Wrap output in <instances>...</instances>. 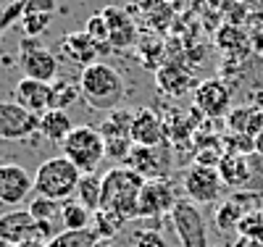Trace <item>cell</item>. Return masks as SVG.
<instances>
[{
	"instance_id": "cell-42",
	"label": "cell",
	"mask_w": 263,
	"mask_h": 247,
	"mask_svg": "<svg viewBox=\"0 0 263 247\" xmlns=\"http://www.w3.org/2000/svg\"><path fill=\"white\" fill-rule=\"evenodd\" d=\"M166 3H168V6L174 8V6H179V0H166Z\"/></svg>"
},
{
	"instance_id": "cell-5",
	"label": "cell",
	"mask_w": 263,
	"mask_h": 247,
	"mask_svg": "<svg viewBox=\"0 0 263 247\" xmlns=\"http://www.w3.org/2000/svg\"><path fill=\"white\" fill-rule=\"evenodd\" d=\"M168 221H171L174 232H177L182 247H208V229H205L200 205L190 203V200H179L174 205Z\"/></svg>"
},
{
	"instance_id": "cell-33",
	"label": "cell",
	"mask_w": 263,
	"mask_h": 247,
	"mask_svg": "<svg viewBox=\"0 0 263 247\" xmlns=\"http://www.w3.org/2000/svg\"><path fill=\"white\" fill-rule=\"evenodd\" d=\"M221 147H224V153H234V155H253L255 153V140L248 137V134L229 131L227 137H221Z\"/></svg>"
},
{
	"instance_id": "cell-35",
	"label": "cell",
	"mask_w": 263,
	"mask_h": 247,
	"mask_svg": "<svg viewBox=\"0 0 263 247\" xmlns=\"http://www.w3.org/2000/svg\"><path fill=\"white\" fill-rule=\"evenodd\" d=\"M84 32L90 34L98 45H108V40H111V29H108V21H105V16H103V13H95V16L87 18Z\"/></svg>"
},
{
	"instance_id": "cell-27",
	"label": "cell",
	"mask_w": 263,
	"mask_h": 247,
	"mask_svg": "<svg viewBox=\"0 0 263 247\" xmlns=\"http://www.w3.org/2000/svg\"><path fill=\"white\" fill-rule=\"evenodd\" d=\"M100 239L95 237V232L92 229H79V232H74V229H61L50 242H48V247H95Z\"/></svg>"
},
{
	"instance_id": "cell-18",
	"label": "cell",
	"mask_w": 263,
	"mask_h": 247,
	"mask_svg": "<svg viewBox=\"0 0 263 247\" xmlns=\"http://www.w3.org/2000/svg\"><path fill=\"white\" fill-rule=\"evenodd\" d=\"M105 48H111V42L108 45H98L87 32H69L63 37V53L69 55V61L79 63L82 69H87V66L98 63V53H103Z\"/></svg>"
},
{
	"instance_id": "cell-9",
	"label": "cell",
	"mask_w": 263,
	"mask_h": 247,
	"mask_svg": "<svg viewBox=\"0 0 263 247\" xmlns=\"http://www.w3.org/2000/svg\"><path fill=\"white\" fill-rule=\"evenodd\" d=\"M124 166L135 168L145 179H168V174H171V150H168V145H158V147L135 145L129 161Z\"/></svg>"
},
{
	"instance_id": "cell-13",
	"label": "cell",
	"mask_w": 263,
	"mask_h": 247,
	"mask_svg": "<svg viewBox=\"0 0 263 247\" xmlns=\"http://www.w3.org/2000/svg\"><path fill=\"white\" fill-rule=\"evenodd\" d=\"M16 103L21 108H27L29 113L42 116L50 108H55V95H53V84L48 82H37V79H21L16 84Z\"/></svg>"
},
{
	"instance_id": "cell-20",
	"label": "cell",
	"mask_w": 263,
	"mask_h": 247,
	"mask_svg": "<svg viewBox=\"0 0 263 247\" xmlns=\"http://www.w3.org/2000/svg\"><path fill=\"white\" fill-rule=\"evenodd\" d=\"M227 126L234 134H248L258 140L263 134V110L258 108H234L227 113Z\"/></svg>"
},
{
	"instance_id": "cell-32",
	"label": "cell",
	"mask_w": 263,
	"mask_h": 247,
	"mask_svg": "<svg viewBox=\"0 0 263 247\" xmlns=\"http://www.w3.org/2000/svg\"><path fill=\"white\" fill-rule=\"evenodd\" d=\"M132 147H135L132 137H108L105 140V158H111V161L124 166L132 155Z\"/></svg>"
},
{
	"instance_id": "cell-24",
	"label": "cell",
	"mask_w": 263,
	"mask_h": 247,
	"mask_svg": "<svg viewBox=\"0 0 263 247\" xmlns=\"http://www.w3.org/2000/svg\"><path fill=\"white\" fill-rule=\"evenodd\" d=\"M61 223H63V229H90V223H92V211L82 205L79 200L69 197V200H63V208H61Z\"/></svg>"
},
{
	"instance_id": "cell-6",
	"label": "cell",
	"mask_w": 263,
	"mask_h": 247,
	"mask_svg": "<svg viewBox=\"0 0 263 247\" xmlns=\"http://www.w3.org/2000/svg\"><path fill=\"white\" fill-rule=\"evenodd\" d=\"M18 63L21 71L27 79H37V82H48L53 84L58 79V58L45 48V45L34 42L32 37H24L18 42Z\"/></svg>"
},
{
	"instance_id": "cell-25",
	"label": "cell",
	"mask_w": 263,
	"mask_h": 247,
	"mask_svg": "<svg viewBox=\"0 0 263 247\" xmlns=\"http://www.w3.org/2000/svg\"><path fill=\"white\" fill-rule=\"evenodd\" d=\"M100 197H103V176L82 174L79 187H77V200L95 213V211H100Z\"/></svg>"
},
{
	"instance_id": "cell-16",
	"label": "cell",
	"mask_w": 263,
	"mask_h": 247,
	"mask_svg": "<svg viewBox=\"0 0 263 247\" xmlns=\"http://www.w3.org/2000/svg\"><path fill=\"white\" fill-rule=\"evenodd\" d=\"M108 21V29H111V48H129V45L137 42V21L132 18V13L126 8L119 6H108L100 11Z\"/></svg>"
},
{
	"instance_id": "cell-41",
	"label": "cell",
	"mask_w": 263,
	"mask_h": 247,
	"mask_svg": "<svg viewBox=\"0 0 263 247\" xmlns=\"http://www.w3.org/2000/svg\"><path fill=\"white\" fill-rule=\"evenodd\" d=\"M255 153H258V155H263V134L255 140Z\"/></svg>"
},
{
	"instance_id": "cell-31",
	"label": "cell",
	"mask_w": 263,
	"mask_h": 247,
	"mask_svg": "<svg viewBox=\"0 0 263 247\" xmlns=\"http://www.w3.org/2000/svg\"><path fill=\"white\" fill-rule=\"evenodd\" d=\"M61 208H63V203H58V200H50V197H40V195H34V200L29 203V213L37 218V221H55V218H61Z\"/></svg>"
},
{
	"instance_id": "cell-34",
	"label": "cell",
	"mask_w": 263,
	"mask_h": 247,
	"mask_svg": "<svg viewBox=\"0 0 263 247\" xmlns=\"http://www.w3.org/2000/svg\"><path fill=\"white\" fill-rule=\"evenodd\" d=\"M53 95H55V108L66 110V108H69L82 92H79V87H74V82L55 79V82H53Z\"/></svg>"
},
{
	"instance_id": "cell-2",
	"label": "cell",
	"mask_w": 263,
	"mask_h": 247,
	"mask_svg": "<svg viewBox=\"0 0 263 247\" xmlns=\"http://www.w3.org/2000/svg\"><path fill=\"white\" fill-rule=\"evenodd\" d=\"M79 92L90 108L116 110V105L126 98V84L121 74L108 63H92L79 74Z\"/></svg>"
},
{
	"instance_id": "cell-45",
	"label": "cell",
	"mask_w": 263,
	"mask_h": 247,
	"mask_svg": "<svg viewBox=\"0 0 263 247\" xmlns=\"http://www.w3.org/2000/svg\"><path fill=\"white\" fill-rule=\"evenodd\" d=\"M0 11H3V8H0Z\"/></svg>"
},
{
	"instance_id": "cell-21",
	"label": "cell",
	"mask_w": 263,
	"mask_h": 247,
	"mask_svg": "<svg viewBox=\"0 0 263 247\" xmlns=\"http://www.w3.org/2000/svg\"><path fill=\"white\" fill-rule=\"evenodd\" d=\"M74 131V124H71V116L61 108H50L48 113L40 116V134L45 137L48 142H58L63 145V140Z\"/></svg>"
},
{
	"instance_id": "cell-37",
	"label": "cell",
	"mask_w": 263,
	"mask_h": 247,
	"mask_svg": "<svg viewBox=\"0 0 263 247\" xmlns=\"http://www.w3.org/2000/svg\"><path fill=\"white\" fill-rule=\"evenodd\" d=\"M24 6H27V3H8V8L0 11V37H3V32H6L11 24H16V21L21 18V13H24Z\"/></svg>"
},
{
	"instance_id": "cell-36",
	"label": "cell",
	"mask_w": 263,
	"mask_h": 247,
	"mask_svg": "<svg viewBox=\"0 0 263 247\" xmlns=\"http://www.w3.org/2000/svg\"><path fill=\"white\" fill-rule=\"evenodd\" d=\"M132 242H135V247H166L161 229H137L132 234Z\"/></svg>"
},
{
	"instance_id": "cell-3",
	"label": "cell",
	"mask_w": 263,
	"mask_h": 247,
	"mask_svg": "<svg viewBox=\"0 0 263 247\" xmlns=\"http://www.w3.org/2000/svg\"><path fill=\"white\" fill-rule=\"evenodd\" d=\"M79 179H82V171L66 155H55V158L42 161L40 168L34 171V195L63 203V200L77 195Z\"/></svg>"
},
{
	"instance_id": "cell-30",
	"label": "cell",
	"mask_w": 263,
	"mask_h": 247,
	"mask_svg": "<svg viewBox=\"0 0 263 247\" xmlns=\"http://www.w3.org/2000/svg\"><path fill=\"white\" fill-rule=\"evenodd\" d=\"M121 223L124 221H119L116 216H111V213H105V211H95L92 213V232H95V237L100 239V242H105V239H114L116 237V232L121 229Z\"/></svg>"
},
{
	"instance_id": "cell-22",
	"label": "cell",
	"mask_w": 263,
	"mask_h": 247,
	"mask_svg": "<svg viewBox=\"0 0 263 247\" xmlns=\"http://www.w3.org/2000/svg\"><path fill=\"white\" fill-rule=\"evenodd\" d=\"M156 82H158V89H161V92H166L168 98H179V95L187 92V89L197 87L195 79H192V74L184 71V69H179V66H174V63L158 69Z\"/></svg>"
},
{
	"instance_id": "cell-43",
	"label": "cell",
	"mask_w": 263,
	"mask_h": 247,
	"mask_svg": "<svg viewBox=\"0 0 263 247\" xmlns=\"http://www.w3.org/2000/svg\"><path fill=\"white\" fill-rule=\"evenodd\" d=\"M0 247H11V244H8L6 239H0Z\"/></svg>"
},
{
	"instance_id": "cell-39",
	"label": "cell",
	"mask_w": 263,
	"mask_h": 247,
	"mask_svg": "<svg viewBox=\"0 0 263 247\" xmlns=\"http://www.w3.org/2000/svg\"><path fill=\"white\" fill-rule=\"evenodd\" d=\"M232 247H263L260 242H253V239H245V237H237Z\"/></svg>"
},
{
	"instance_id": "cell-7",
	"label": "cell",
	"mask_w": 263,
	"mask_h": 247,
	"mask_svg": "<svg viewBox=\"0 0 263 247\" xmlns=\"http://www.w3.org/2000/svg\"><path fill=\"white\" fill-rule=\"evenodd\" d=\"M177 192H174L168 179H147L140 192V216L142 221H163V216H171L177 205Z\"/></svg>"
},
{
	"instance_id": "cell-44",
	"label": "cell",
	"mask_w": 263,
	"mask_h": 247,
	"mask_svg": "<svg viewBox=\"0 0 263 247\" xmlns=\"http://www.w3.org/2000/svg\"><path fill=\"white\" fill-rule=\"evenodd\" d=\"M8 3H27V0H8Z\"/></svg>"
},
{
	"instance_id": "cell-17",
	"label": "cell",
	"mask_w": 263,
	"mask_h": 247,
	"mask_svg": "<svg viewBox=\"0 0 263 247\" xmlns=\"http://www.w3.org/2000/svg\"><path fill=\"white\" fill-rule=\"evenodd\" d=\"M216 168H218V176H221L224 187H229V189H245V187H250V182H253L250 155L224 153Z\"/></svg>"
},
{
	"instance_id": "cell-8",
	"label": "cell",
	"mask_w": 263,
	"mask_h": 247,
	"mask_svg": "<svg viewBox=\"0 0 263 247\" xmlns=\"http://www.w3.org/2000/svg\"><path fill=\"white\" fill-rule=\"evenodd\" d=\"M184 192L190 197V203H195V205H208V203L221 200L224 182L218 176V168L197 166V163L190 166L184 174Z\"/></svg>"
},
{
	"instance_id": "cell-19",
	"label": "cell",
	"mask_w": 263,
	"mask_h": 247,
	"mask_svg": "<svg viewBox=\"0 0 263 247\" xmlns=\"http://www.w3.org/2000/svg\"><path fill=\"white\" fill-rule=\"evenodd\" d=\"M137 18L145 27H150V32H166L171 27L174 18V8L166 3V0H137Z\"/></svg>"
},
{
	"instance_id": "cell-1",
	"label": "cell",
	"mask_w": 263,
	"mask_h": 247,
	"mask_svg": "<svg viewBox=\"0 0 263 247\" xmlns=\"http://www.w3.org/2000/svg\"><path fill=\"white\" fill-rule=\"evenodd\" d=\"M147 179L129 166H114L103 174L100 211L116 216L119 221H132L140 216V192Z\"/></svg>"
},
{
	"instance_id": "cell-4",
	"label": "cell",
	"mask_w": 263,
	"mask_h": 247,
	"mask_svg": "<svg viewBox=\"0 0 263 247\" xmlns=\"http://www.w3.org/2000/svg\"><path fill=\"white\" fill-rule=\"evenodd\" d=\"M61 155H66L82 174H98V166L105 161V137L95 126H74L61 145Z\"/></svg>"
},
{
	"instance_id": "cell-15",
	"label": "cell",
	"mask_w": 263,
	"mask_h": 247,
	"mask_svg": "<svg viewBox=\"0 0 263 247\" xmlns=\"http://www.w3.org/2000/svg\"><path fill=\"white\" fill-rule=\"evenodd\" d=\"M0 239H6L11 247L37 239V218L29 211H8L0 216Z\"/></svg>"
},
{
	"instance_id": "cell-28",
	"label": "cell",
	"mask_w": 263,
	"mask_h": 247,
	"mask_svg": "<svg viewBox=\"0 0 263 247\" xmlns=\"http://www.w3.org/2000/svg\"><path fill=\"white\" fill-rule=\"evenodd\" d=\"M50 21H53V13L27 11V6H24V13H21V18H18V27H21V32H24V37H40V34L48 32Z\"/></svg>"
},
{
	"instance_id": "cell-11",
	"label": "cell",
	"mask_w": 263,
	"mask_h": 247,
	"mask_svg": "<svg viewBox=\"0 0 263 247\" xmlns=\"http://www.w3.org/2000/svg\"><path fill=\"white\" fill-rule=\"evenodd\" d=\"M232 92L221 79H205L195 87V110L205 119H221L229 113Z\"/></svg>"
},
{
	"instance_id": "cell-10",
	"label": "cell",
	"mask_w": 263,
	"mask_h": 247,
	"mask_svg": "<svg viewBox=\"0 0 263 247\" xmlns=\"http://www.w3.org/2000/svg\"><path fill=\"white\" fill-rule=\"evenodd\" d=\"M34 192V176L18 163L0 166V205H18Z\"/></svg>"
},
{
	"instance_id": "cell-40",
	"label": "cell",
	"mask_w": 263,
	"mask_h": 247,
	"mask_svg": "<svg viewBox=\"0 0 263 247\" xmlns=\"http://www.w3.org/2000/svg\"><path fill=\"white\" fill-rule=\"evenodd\" d=\"M16 247H48V242H40V239H29V242H21Z\"/></svg>"
},
{
	"instance_id": "cell-29",
	"label": "cell",
	"mask_w": 263,
	"mask_h": 247,
	"mask_svg": "<svg viewBox=\"0 0 263 247\" xmlns=\"http://www.w3.org/2000/svg\"><path fill=\"white\" fill-rule=\"evenodd\" d=\"M237 234L263 244V208L248 211V213L242 216V221L237 223Z\"/></svg>"
},
{
	"instance_id": "cell-14",
	"label": "cell",
	"mask_w": 263,
	"mask_h": 247,
	"mask_svg": "<svg viewBox=\"0 0 263 247\" xmlns=\"http://www.w3.org/2000/svg\"><path fill=\"white\" fill-rule=\"evenodd\" d=\"M129 137L135 145L158 147V145H166V126H163V121L156 110L140 108V110H135V119H132Z\"/></svg>"
},
{
	"instance_id": "cell-12",
	"label": "cell",
	"mask_w": 263,
	"mask_h": 247,
	"mask_svg": "<svg viewBox=\"0 0 263 247\" xmlns=\"http://www.w3.org/2000/svg\"><path fill=\"white\" fill-rule=\"evenodd\" d=\"M34 131H40V116L18 103H0V140H27Z\"/></svg>"
},
{
	"instance_id": "cell-38",
	"label": "cell",
	"mask_w": 263,
	"mask_h": 247,
	"mask_svg": "<svg viewBox=\"0 0 263 247\" xmlns=\"http://www.w3.org/2000/svg\"><path fill=\"white\" fill-rule=\"evenodd\" d=\"M27 11H45V13H53V11H55V0H27Z\"/></svg>"
},
{
	"instance_id": "cell-26",
	"label": "cell",
	"mask_w": 263,
	"mask_h": 247,
	"mask_svg": "<svg viewBox=\"0 0 263 247\" xmlns=\"http://www.w3.org/2000/svg\"><path fill=\"white\" fill-rule=\"evenodd\" d=\"M132 119H135V113L132 110H124V108H116V110H108L105 121L98 126V131L103 134V137H129L132 131Z\"/></svg>"
},
{
	"instance_id": "cell-23",
	"label": "cell",
	"mask_w": 263,
	"mask_h": 247,
	"mask_svg": "<svg viewBox=\"0 0 263 247\" xmlns=\"http://www.w3.org/2000/svg\"><path fill=\"white\" fill-rule=\"evenodd\" d=\"M245 205H242V197L234 195L229 200H221V205H218L216 216H213V226L218 232H237V223L242 221L245 216Z\"/></svg>"
}]
</instances>
